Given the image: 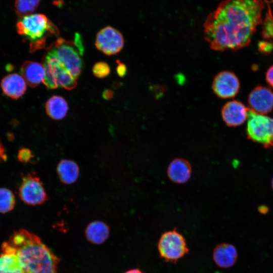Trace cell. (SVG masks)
<instances>
[{
    "label": "cell",
    "mask_w": 273,
    "mask_h": 273,
    "mask_svg": "<svg viewBox=\"0 0 273 273\" xmlns=\"http://www.w3.org/2000/svg\"><path fill=\"white\" fill-rule=\"evenodd\" d=\"M265 1L267 4V11L262 23V34L265 38H273V16L269 2Z\"/></svg>",
    "instance_id": "obj_22"
},
{
    "label": "cell",
    "mask_w": 273,
    "mask_h": 273,
    "mask_svg": "<svg viewBox=\"0 0 273 273\" xmlns=\"http://www.w3.org/2000/svg\"><path fill=\"white\" fill-rule=\"evenodd\" d=\"M103 98L105 100H110L113 97V92L109 89L104 90L102 94Z\"/></svg>",
    "instance_id": "obj_28"
},
{
    "label": "cell",
    "mask_w": 273,
    "mask_h": 273,
    "mask_svg": "<svg viewBox=\"0 0 273 273\" xmlns=\"http://www.w3.org/2000/svg\"><path fill=\"white\" fill-rule=\"evenodd\" d=\"M124 273H144L141 269L139 268H133L128 270Z\"/></svg>",
    "instance_id": "obj_30"
},
{
    "label": "cell",
    "mask_w": 273,
    "mask_h": 273,
    "mask_svg": "<svg viewBox=\"0 0 273 273\" xmlns=\"http://www.w3.org/2000/svg\"><path fill=\"white\" fill-rule=\"evenodd\" d=\"M110 72L108 64L104 62L96 63L93 68V74L98 78H103L107 76Z\"/></svg>",
    "instance_id": "obj_23"
},
{
    "label": "cell",
    "mask_w": 273,
    "mask_h": 273,
    "mask_svg": "<svg viewBox=\"0 0 273 273\" xmlns=\"http://www.w3.org/2000/svg\"><path fill=\"white\" fill-rule=\"evenodd\" d=\"M45 108L47 114L52 119L61 120L66 116L68 106L63 97L53 96L47 101Z\"/></svg>",
    "instance_id": "obj_19"
},
{
    "label": "cell",
    "mask_w": 273,
    "mask_h": 273,
    "mask_svg": "<svg viewBox=\"0 0 273 273\" xmlns=\"http://www.w3.org/2000/svg\"><path fill=\"white\" fill-rule=\"evenodd\" d=\"M7 158L5 150L0 142V161L2 160H6Z\"/></svg>",
    "instance_id": "obj_29"
},
{
    "label": "cell",
    "mask_w": 273,
    "mask_h": 273,
    "mask_svg": "<svg viewBox=\"0 0 273 273\" xmlns=\"http://www.w3.org/2000/svg\"><path fill=\"white\" fill-rule=\"evenodd\" d=\"M15 205V198L9 189L0 188V213H7L12 210Z\"/></svg>",
    "instance_id": "obj_21"
},
{
    "label": "cell",
    "mask_w": 273,
    "mask_h": 273,
    "mask_svg": "<svg viewBox=\"0 0 273 273\" xmlns=\"http://www.w3.org/2000/svg\"><path fill=\"white\" fill-rule=\"evenodd\" d=\"M212 256L214 262L218 266L228 268L233 266L236 263L238 252L234 245L222 243L214 248Z\"/></svg>",
    "instance_id": "obj_13"
},
{
    "label": "cell",
    "mask_w": 273,
    "mask_h": 273,
    "mask_svg": "<svg viewBox=\"0 0 273 273\" xmlns=\"http://www.w3.org/2000/svg\"><path fill=\"white\" fill-rule=\"evenodd\" d=\"M73 41L76 48L82 55L84 52V47L83 45L82 38L80 34L77 33H75L74 40Z\"/></svg>",
    "instance_id": "obj_25"
},
{
    "label": "cell",
    "mask_w": 273,
    "mask_h": 273,
    "mask_svg": "<svg viewBox=\"0 0 273 273\" xmlns=\"http://www.w3.org/2000/svg\"><path fill=\"white\" fill-rule=\"evenodd\" d=\"M95 45L99 50L106 55H115L123 48V36L118 30L106 26L97 33Z\"/></svg>",
    "instance_id": "obj_9"
},
{
    "label": "cell",
    "mask_w": 273,
    "mask_h": 273,
    "mask_svg": "<svg viewBox=\"0 0 273 273\" xmlns=\"http://www.w3.org/2000/svg\"><path fill=\"white\" fill-rule=\"evenodd\" d=\"M33 157L32 152L27 148H22L18 152V159L23 163L29 162Z\"/></svg>",
    "instance_id": "obj_24"
},
{
    "label": "cell",
    "mask_w": 273,
    "mask_h": 273,
    "mask_svg": "<svg viewBox=\"0 0 273 273\" xmlns=\"http://www.w3.org/2000/svg\"><path fill=\"white\" fill-rule=\"evenodd\" d=\"M42 61L44 68L43 82L48 88L63 87L70 90L76 86V79L56 58L44 53Z\"/></svg>",
    "instance_id": "obj_5"
},
{
    "label": "cell",
    "mask_w": 273,
    "mask_h": 273,
    "mask_svg": "<svg viewBox=\"0 0 273 273\" xmlns=\"http://www.w3.org/2000/svg\"><path fill=\"white\" fill-rule=\"evenodd\" d=\"M18 33L29 42L30 52L44 47L47 37L59 35V30L42 14H30L19 18L16 24Z\"/></svg>",
    "instance_id": "obj_3"
},
{
    "label": "cell",
    "mask_w": 273,
    "mask_h": 273,
    "mask_svg": "<svg viewBox=\"0 0 273 273\" xmlns=\"http://www.w3.org/2000/svg\"><path fill=\"white\" fill-rule=\"evenodd\" d=\"M56 171L60 180L66 185L74 183L79 175L78 165L70 159L61 160L57 166Z\"/></svg>",
    "instance_id": "obj_17"
},
{
    "label": "cell",
    "mask_w": 273,
    "mask_h": 273,
    "mask_svg": "<svg viewBox=\"0 0 273 273\" xmlns=\"http://www.w3.org/2000/svg\"><path fill=\"white\" fill-rule=\"evenodd\" d=\"M40 0H15V11L19 18L31 14L38 7Z\"/></svg>",
    "instance_id": "obj_20"
},
{
    "label": "cell",
    "mask_w": 273,
    "mask_h": 273,
    "mask_svg": "<svg viewBox=\"0 0 273 273\" xmlns=\"http://www.w3.org/2000/svg\"><path fill=\"white\" fill-rule=\"evenodd\" d=\"M264 6L262 0H223L205 21V40L217 51L247 46L262 23Z\"/></svg>",
    "instance_id": "obj_1"
},
{
    "label": "cell",
    "mask_w": 273,
    "mask_h": 273,
    "mask_svg": "<svg viewBox=\"0 0 273 273\" xmlns=\"http://www.w3.org/2000/svg\"><path fill=\"white\" fill-rule=\"evenodd\" d=\"M110 228L104 222L96 220L89 223L85 230V237L89 242L94 244L100 245L108 238Z\"/></svg>",
    "instance_id": "obj_18"
},
{
    "label": "cell",
    "mask_w": 273,
    "mask_h": 273,
    "mask_svg": "<svg viewBox=\"0 0 273 273\" xmlns=\"http://www.w3.org/2000/svg\"><path fill=\"white\" fill-rule=\"evenodd\" d=\"M271 186H272V187L273 188V179H272V181H271Z\"/></svg>",
    "instance_id": "obj_31"
},
{
    "label": "cell",
    "mask_w": 273,
    "mask_h": 273,
    "mask_svg": "<svg viewBox=\"0 0 273 273\" xmlns=\"http://www.w3.org/2000/svg\"><path fill=\"white\" fill-rule=\"evenodd\" d=\"M118 66L116 68V71L118 75L120 77H123L126 73V67L125 65L120 62L119 61H117Z\"/></svg>",
    "instance_id": "obj_26"
},
{
    "label": "cell",
    "mask_w": 273,
    "mask_h": 273,
    "mask_svg": "<svg viewBox=\"0 0 273 273\" xmlns=\"http://www.w3.org/2000/svg\"><path fill=\"white\" fill-rule=\"evenodd\" d=\"M247 133L249 139L265 148L273 147V118L247 108Z\"/></svg>",
    "instance_id": "obj_6"
},
{
    "label": "cell",
    "mask_w": 273,
    "mask_h": 273,
    "mask_svg": "<svg viewBox=\"0 0 273 273\" xmlns=\"http://www.w3.org/2000/svg\"><path fill=\"white\" fill-rule=\"evenodd\" d=\"M266 80L273 87V65L269 68L266 73Z\"/></svg>",
    "instance_id": "obj_27"
},
{
    "label": "cell",
    "mask_w": 273,
    "mask_h": 273,
    "mask_svg": "<svg viewBox=\"0 0 273 273\" xmlns=\"http://www.w3.org/2000/svg\"><path fill=\"white\" fill-rule=\"evenodd\" d=\"M248 103L250 109L255 112L267 114L273 108V92L267 87L257 86L250 93Z\"/></svg>",
    "instance_id": "obj_11"
},
{
    "label": "cell",
    "mask_w": 273,
    "mask_h": 273,
    "mask_svg": "<svg viewBox=\"0 0 273 273\" xmlns=\"http://www.w3.org/2000/svg\"><path fill=\"white\" fill-rule=\"evenodd\" d=\"M21 73L28 84L32 87H35L43 82L44 66L38 62L26 61L21 66Z\"/></svg>",
    "instance_id": "obj_16"
},
{
    "label": "cell",
    "mask_w": 273,
    "mask_h": 273,
    "mask_svg": "<svg viewBox=\"0 0 273 273\" xmlns=\"http://www.w3.org/2000/svg\"><path fill=\"white\" fill-rule=\"evenodd\" d=\"M157 248L161 258L166 262L174 263L189 251L185 238L175 229L161 235Z\"/></svg>",
    "instance_id": "obj_7"
},
{
    "label": "cell",
    "mask_w": 273,
    "mask_h": 273,
    "mask_svg": "<svg viewBox=\"0 0 273 273\" xmlns=\"http://www.w3.org/2000/svg\"><path fill=\"white\" fill-rule=\"evenodd\" d=\"M1 86L4 94L13 99L21 97L26 90L25 80L17 73H11L5 76L2 80Z\"/></svg>",
    "instance_id": "obj_15"
},
{
    "label": "cell",
    "mask_w": 273,
    "mask_h": 273,
    "mask_svg": "<svg viewBox=\"0 0 273 273\" xmlns=\"http://www.w3.org/2000/svg\"><path fill=\"white\" fill-rule=\"evenodd\" d=\"M247 108L240 102L230 101L221 109L222 119L228 126L235 127L242 124L247 119Z\"/></svg>",
    "instance_id": "obj_12"
},
{
    "label": "cell",
    "mask_w": 273,
    "mask_h": 273,
    "mask_svg": "<svg viewBox=\"0 0 273 273\" xmlns=\"http://www.w3.org/2000/svg\"><path fill=\"white\" fill-rule=\"evenodd\" d=\"M19 195L24 203L33 206L41 205L48 200L43 183L33 173H29L23 177Z\"/></svg>",
    "instance_id": "obj_8"
},
{
    "label": "cell",
    "mask_w": 273,
    "mask_h": 273,
    "mask_svg": "<svg viewBox=\"0 0 273 273\" xmlns=\"http://www.w3.org/2000/svg\"><path fill=\"white\" fill-rule=\"evenodd\" d=\"M212 87L214 94L219 98H231L238 94L240 82L234 73L229 71H223L215 75L213 80Z\"/></svg>",
    "instance_id": "obj_10"
},
{
    "label": "cell",
    "mask_w": 273,
    "mask_h": 273,
    "mask_svg": "<svg viewBox=\"0 0 273 273\" xmlns=\"http://www.w3.org/2000/svg\"><path fill=\"white\" fill-rule=\"evenodd\" d=\"M168 178L173 183L184 184L190 178L192 168L188 161L181 158L173 159L169 163L167 170Z\"/></svg>",
    "instance_id": "obj_14"
},
{
    "label": "cell",
    "mask_w": 273,
    "mask_h": 273,
    "mask_svg": "<svg viewBox=\"0 0 273 273\" xmlns=\"http://www.w3.org/2000/svg\"><path fill=\"white\" fill-rule=\"evenodd\" d=\"M59 259L39 237L15 231L1 246L0 273H57Z\"/></svg>",
    "instance_id": "obj_2"
},
{
    "label": "cell",
    "mask_w": 273,
    "mask_h": 273,
    "mask_svg": "<svg viewBox=\"0 0 273 273\" xmlns=\"http://www.w3.org/2000/svg\"><path fill=\"white\" fill-rule=\"evenodd\" d=\"M45 53L56 58L77 79L82 68V56L74 41L58 38L49 47Z\"/></svg>",
    "instance_id": "obj_4"
}]
</instances>
